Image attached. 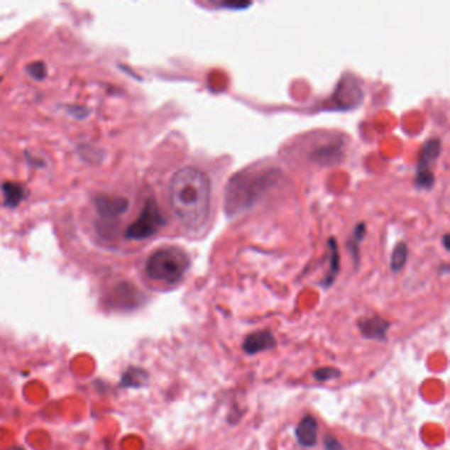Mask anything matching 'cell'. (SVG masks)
I'll use <instances>...</instances> for the list:
<instances>
[{"label": "cell", "instance_id": "cell-14", "mask_svg": "<svg viewBox=\"0 0 450 450\" xmlns=\"http://www.w3.org/2000/svg\"><path fill=\"white\" fill-rule=\"evenodd\" d=\"M27 72L33 79H38V81H41L47 77V67L43 62H32L27 67Z\"/></svg>", "mask_w": 450, "mask_h": 450}, {"label": "cell", "instance_id": "cell-4", "mask_svg": "<svg viewBox=\"0 0 450 450\" xmlns=\"http://www.w3.org/2000/svg\"><path fill=\"white\" fill-rule=\"evenodd\" d=\"M441 152V143L437 139L429 141L422 148L419 160V167H417V176L416 182L419 188L429 189L433 185V173H432L431 165L437 160Z\"/></svg>", "mask_w": 450, "mask_h": 450}, {"label": "cell", "instance_id": "cell-3", "mask_svg": "<svg viewBox=\"0 0 450 450\" xmlns=\"http://www.w3.org/2000/svg\"><path fill=\"white\" fill-rule=\"evenodd\" d=\"M165 224V218L160 212L155 199H148L141 210V216L127 229L126 236L132 241H143L156 234Z\"/></svg>", "mask_w": 450, "mask_h": 450}, {"label": "cell", "instance_id": "cell-7", "mask_svg": "<svg viewBox=\"0 0 450 450\" xmlns=\"http://www.w3.org/2000/svg\"><path fill=\"white\" fill-rule=\"evenodd\" d=\"M358 326H359L362 336L367 339L385 341V337H387V330L390 328V322L378 317V316H374L370 319H361Z\"/></svg>", "mask_w": 450, "mask_h": 450}, {"label": "cell", "instance_id": "cell-9", "mask_svg": "<svg viewBox=\"0 0 450 450\" xmlns=\"http://www.w3.org/2000/svg\"><path fill=\"white\" fill-rule=\"evenodd\" d=\"M150 376L147 374V371H144L143 368L139 367H131L128 368L122 378L123 387H144L148 383Z\"/></svg>", "mask_w": 450, "mask_h": 450}, {"label": "cell", "instance_id": "cell-11", "mask_svg": "<svg viewBox=\"0 0 450 450\" xmlns=\"http://www.w3.org/2000/svg\"><path fill=\"white\" fill-rule=\"evenodd\" d=\"M407 259H408V247H407V244L403 243V242L396 244L394 253H393V258H391V268L394 271H400L405 265Z\"/></svg>", "mask_w": 450, "mask_h": 450}, {"label": "cell", "instance_id": "cell-2", "mask_svg": "<svg viewBox=\"0 0 450 450\" xmlns=\"http://www.w3.org/2000/svg\"><path fill=\"white\" fill-rule=\"evenodd\" d=\"M189 263V256L184 250L167 246L152 253L146 264V273L150 280L175 284L185 275Z\"/></svg>", "mask_w": 450, "mask_h": 450}, {"label": "cell", "instance_id": "cell-13", "mask_svg": "<svg viewBox=\"0 0 450 450\" xmlns=\"http://www.w3.org/2000/svg\"><path fill=\"white\" fill-rule=\"evenodd\" d=\"M339 375H341V373L334 367H321L313 373V378L319 382H328L331 379L339 378Z\"/></svg>", "mask_w": 450, "mask_h": 450}, {"label": "cell", "instance_id": "cell-12", "mask_svg": "<svg viewBox=\"0 0 450 450\" xmlns=\"http://www.w3.org/2000/svg\"><path fill=\"white\" fill-rule=\"evenodd\" d=\"M3 193H4V199L6 204L10 207H16L20 201L23 199V193L24 189L16 184H6L3 187Z\"/></svg>", "mask_w": 450, "mask_h": 450}, {"label": "cell", "instance_id": "cell-1", "mask_svg": "<svg viewBox=\"0 0 450 450\" xmlns=\"http://www.w3.org/2000/svg\"><path fill=\"white\" fill-rule=\"evenodd\" d=\"M212 190L207 175L197 168L177 170L169 182V204L172 210L192 231L207 225L210 214Z\"/></svg>", "mask_w": 450, "mask_h": 450}, {"label": "cell", "instance_id": "cell-6", "mask_svg": "<svg viewBox=\"0 0 450 450\" xmlns=\"http://www.w3.org/2000/svg\"><path fill=\"white\" fill-rule=\"evenodd\" d=\"M275 346H276V339L270 330H260V331H255L253 334H248L243 342L244 353L248 356L271 350Z\"/></svg>", "mask_w": 450, "mask_h": 450}, {"label": "cell", "instance_id": "cell-15", "mask_svg": "<svg viewBox=\"0 0 450 450\" xmlns=\"http://www.w3.org/2000/svg\"><path fill=\"white\" fill-rule=\"evenodd\" d=\"M365 231H366V229H365V225L363 224H361V225H358L356 227V230H354V233H353V236H351V239H350V246H353L354 248L351 250V253L353 255H358V246H359V242L363 239V236H365Z\"/></svg>", "mask_w": 450, "mask_h": 450}, {"label": "cell", "instance_id": "cell-16", "mask_svg": "<svg viewBox=\"0 0 450 450\" xmlns=\"http://www.w3.org/2000/svg\"><path fill=\"white\" fill-rule=\"evenodd\" d=\"M324 446H325V450H344L342 444L333 436H326L324 439Z\"/></svg>", "mask_w": 450, "mask_h": 450}, {"label": "cell", "instance_id": "cell-8", "mask_svg": "<svg viewBox=\"0 0 450 450\" xmlns=\"http://www.w3.org/2000/svg\"><path fill=\"white\" fill-rule=\"evenodd\" d=\"M296 436H297L299 444L304 448L314 446L317 444V437H319V424L316 417L309 415L302 417L297 425Z\"/></svg>", "mask_w": 450, "mask_h": 450}, {"label": "cell", "instance_id": "cell-10", "mask_svg": "<svg viewBox=\"0 0 450 450\" xmlns=\"http://www.w3.org/2000/svg\"><path fill=\"white\" fill-rule=\"evenodd\" d=\"M330 268H329L328 275L324 280V285L325 287H330L333 282L336 280V276H337L338 270H339V253H338L337 243L336 241H330Z\"/></svg>", "mask_w": 450, "mask_h": 450}, {"label": "cell", "instance_id": "cell-5", "mask_svg": "<svg viewBox=\"0 0 450 450\" xmlns=\"http://www.w3.org/2000/svg\"><path fill=\"white\" fill-rule=\"evenodd\" d=\"M98 214L104 219H116L126 213L128 209V201L126 198L116 196H98L94 201Z\"/></svg>", "mask_w": 450, "mask_h": 450}, {"label": "cell", "instance_id": "cell-17", "mask_svg": "<svg viewBox=\"0 0 450 450\" xmlns=\"http://www.w3.org/2000/svg\"><path fill=\"white\" fill-rule=\"evenodd\" d=\"M15 450H24V449H21V448H18V449H15Z\"/></svg>", "mask_w": 450, "mask_h": 450}]
</instances>
